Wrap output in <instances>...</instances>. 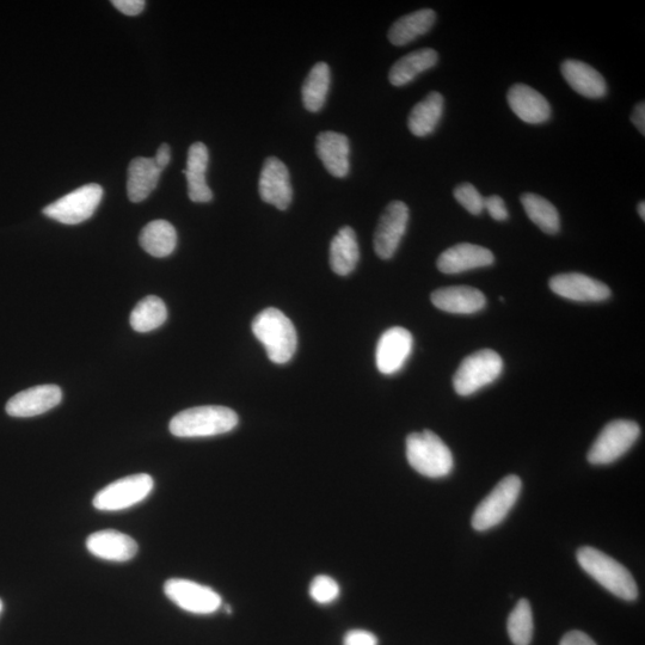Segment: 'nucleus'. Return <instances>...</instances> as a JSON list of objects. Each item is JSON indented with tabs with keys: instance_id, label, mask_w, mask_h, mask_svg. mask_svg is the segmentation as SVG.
Instances as JSON below:
<instances>
[{
	"instance_id": "10",
	"label": "nucleus",
	"mask_w": 645,
	"mask_h": 645,
	"mask_svg": "<svg viewBox=\"0 0 645 645\" xmlns=\"http://www.w3.org/2000/svg\"><path fill=\"white\" fill-rule=\"evenodd\" d=\"M164 593L183 611L194 614H212L223 604L214 589L189 580H168L164 585Z\"/></svg>"
},
{
	"instance_id": "4",
	"label": "nucleus",
	"mask_w": 645,
	"mask_h": 645,
	"mask_svg": "<svg viewBox=\"0 0 645 645\" xmlns=\"http://www.w3.org/2000/svg\"><path fill=\"white\" fill-rule=\"evenodd\" d=\"M407 459L411 468L429 478L446 477L453 470L450 448L430 430L408 436Z\"/></svg>"
},
{
	"instance_id": "5",
	"label": "nucleus",
	"mask_w": 645,
	"mask_h": 645,
	"mask_svg": "<svg viewBox=\"0 0 645 645\" xmlns=\"http://www.w3.org/2000/svg\"><path fill=\"white\" fill-rule=\"evenodd\" d=\"M503 371V360L493 349H482L465 358L453 377L459 396H471L496 382Z\"/></svg>"
},
{
	"instance_id": "17",
	"label": "nucleus",
	"mask_w": 645,
	"mask_h": 645,
	"mask_svg": "<svg viewBox=\"0 0 645 645\" xmlns=\"http://www.w3.org/2000/svg\"><path fill=\"white\" fill-rule=\"evenodd\" d=\"M507 101L513 113L526 124L542 125L551 118L549 101L526 84L513 85L508 91Z\"/></svg>"
},
{
	"instance_id": "35",
	"label": "nucleus",
	"mask_w": 645,
	"mask_h": 645,
	"mask_svg": "<svg viewBox=\"0 0 645 645\" xmlns=\"http://www.w3.org/2000/svg\"><path fill=\"white\" fill-rule=\"evenodd\" d=\"M484 210H487L490 217L497 221H505L509 218L505 201L499 195H491L484 199Z\"/></svg>"
},
{
	"instance_id": "7",
	"label": "nucleus",
	"mask_w": 645,
	"mask_h": 645,
	"mask_svg": "<svg viewBox=\"0 0 645 645\" xmlns=\"http://www.w3.org/2000/svg\"><path fill=\"white\" fill-rule=\"evenodd\" d=\"M521 487V479L518 476L511 475L503 478L479 503L472 516V527L476 531L483 532L500 525L518 501Z\"/></svg>"
},
{
	"instance_id": "9",
	"label": "nucleus",
	"mask_w": 645,
	"mask_h": 645,
	"mask_svg": "<svg viewBox=\"0 0 645 645\" xmlns=\"http://www.w3.org/2000/svg\"><path fill=\"white\" fill-rule=\"evenodd\" d=\"M103 189L98 184H86L48 205L43 214L64 225H78L90 219L101 204Z\"/></svg>"
},
{
	"instance_id": "42",
	"label": "nucleus",
	"mask_w": 645,
	"mask_h": 645,
	"mask_svg": "<svg viewBox=\"0 0 645 645\" xmlns=\"http://www.w3.org/2000/svg\"><path fill=\"white\" fill-rule=\"evenodd\" d=\"M3 607H4L3 601H2V599H0V613H2Z\"/></svg>"
},
{
	"instance_id": "41",
	"label": "nucleus",
	"mask_w": 645,
	"mask_h": 645,
	"mask_svg": "<svg viewBox=\"0 0 645 645\" xmlns=\"http://www.w3.org/2000/svg\"><path fill=\"white\" fill-rule=\"evenodd\" d=\"M638 214H640V217L642 220H645V204L644 201L640 202V205L637 207Z\"/></svg>"
},
{
	"instance_id": "20",
	"label": "nucleus",
	"mask_w": 645,
	"mask_h": 645,
	"mask_svg": "<svg viewBox=\"0 0 645 645\" xmlns=\"http://www.w3.org/2000/svg\"><path fill=\"white\" fill-rule=\"evenodd\" d=\"M562 76L570 88L583 97L599 100L607 94L605 78L591 65L579 60H565L561 65Z\"/></svg>"
},
{
	"instance_id": "1",
	"label": "nucleus",
	"mask_w": 645,
	"mask_h": 645,
	"mask_svg": "<svg viewBox=\"0 0 645 645\" xmlns=\"http://www.w3.org/2000/svg\"><path fill=\"white\" fill-rule=\"evenodd\" d=\"M251 328L274 364H287L296 354L297 331L284 312L273 307L263 310L255 317Z\"/></svg>"
},
{
	"instance_id": "19",
	"label": "nucleus",
	"mask_w": 645,
	"mask_h": 645,
	"mask_svg": "<svg viewBox=\"0 0 645 645\" xmlns=\"http://www.w3.org/2000/svg\"><path fill=\"white\" fill-rule=\"evenodd\" d=\"M432 303L439 310L454 315H473L482 311L487 305V299L477 288L469 286H454L440 288L432 293Z\"/></svg>"
},
{
	"instance_id": "14",
	"label": "nucleus",
	"mask_w": 645,
	"mask_h": 645,
	"mask_svg": "<svg viewBox=\"0 0 645 645\" xmlns=\"http://www.w3.org/2000/svg\"><path fill=\"white\" fill-rule=\"evenodd\" d=\"M551 291L557 296L580 301V303H593L605 301L611 297L610 287L599 280L581 273H565L555 275L549 282Z\"/></svg>"
},
{
	"instance_id": "6",
	"label": "nucleus",
	"mask_w": 645,
	"mask_h": 645,
	"mask_svg": "<svg viewBox=\"0 0 645 645\" xmlns=\"http://www.w3.org/2000/svg\"><path fill=\"white\" fill-rule=\"evenodd\" d=\"M641 428L634 421L616 420L601 430L588 452L592 465H608L622 458L640 438Z\"/></svg>"
},
{
	"instance_id": "2",
	"label": "nucleus",
	"mask_w": 645,
	"mask_h": 645,
	"mask_svg": "<svg viewBox=\"0 0 645 645\" xmlns=\"http://www.w3.org/2000/svg\"><path fill=\"white\" fill-rule=\"evenodd\" d=\"M238 421V415L232 409L206 405L181 411L171 420L169 428L177 438H210L230 433Z\"/></svg>"
},
{
	"instance_id": "3",
	"label": "nucleus",
	"mask_w": 645,
	"mask_h": 645,
	"mask_svg": "<svg viewBox=\"0 0 645 645\" xmlns=\"http://www.w3.org/2000/svg\"><path fill=\"white\" fill-rule=\"evenodd\" d=\"M577 562L595 581L616 597L634 601L638 598V587L630 571L610 556L591 546L577 551Z\"/></svg>"
},
{
	"instance_id": "15",
	"label": "nucleus",
	"mask_w": 645,
	"mask_h": 645,
	"mask_svg": "<svg viewBox=\"0 0 645 645\" xmlns=\"http://www.w3.org/2000/svg\"><path fill=\"white\" fill-rule=\"evenodd\" d=\"M63 399V392L57 385H40L30 387L17 393L6 404V413L12 417H35L58 407Z\"/></svg>"
},
{
	"instance_id": "40",
	"label": "nucleus",
	"mask_w": 645,
	"mask_h": 645,
	"mask_svg": "<svg viewBox=\"0 0 645 645\" xmlns=\"http://www.w3.org/2000/svg\"><path fill=\"white\" fill-rule=\"evenodd\" d=\"M155 162L157 164V167L161 169L162 171L168 167L170 161H171V149L168 144H162L159 146V149L157 151V155L155 158Z\"/></svg>"
},
{
	"instance_id": "8",
	"label": "nucleus",
	"mask_w": 645,
	"mask_h": 645,
	"mask_svg": "<svg viewBox=\"0 0 645 645\" xmlns=\"http://www.w3.org/2000/svg\"><path fill=\"white\" fill-rule=\"evenodd\" d=\"M155 487V482L150 475L128 476L107 485L98 491L94 497V507L102 512L125 511L138 503L143 502Z\"/></svg>"
},
{
	"instance_id": "39",
	"label": "nucleus",
	"mask_w": 645,
	"mask_h": 645,
	"mask_svg": "<svg viewBox=\"0 0 645 645\" xmlns=\"http://www.w3.org/2000/svg\"><path fill=\"white\" fill-rule=\"evenodd\" d=\"M632 124H634L638 131L645 135V103L640 102L634 109L631 115Z\"/></svg>"
},
{
	"instance_id": "30",
	"label": "nucleus",
	"mask_w": 645,
	"mask_h": 645,
	"mask_svg": "<svg viewBox=\"0 0 645 645\" xmlns=\"http://www.w3.org/2000/svg\"><path fill=\"white\" fill-rule=\"evenodd\" d=\"M331 83L330 67L327 63H317L312 67L301 89L303 104L306 110L317 113L327 101Z\"/></svg>"
},
{
	"instance_id": "12",
	"label": "nucleus",
	"mask_w": 645,
	"mask_h": 645,
	"mask_svg": "<svg viewBox=\"0 0 645 645\" xmlns=\"http://www.w3.org/2000/svg\"><path fill=\"white\" fill-rule=\"evenodd\" d=\"M258 192L266 204L286 211L292 204L293 188L290 171L279 158L269 157L264 161L258 181Z\"/></svg>"
},
{
	"instance_id": "36",
	"label": "nucleus",
	"mask_w": 645,
	"mask_h": 645,
	"mask_svg": "<svg viewBox=\"0 0 645 645\" xmlns=\"http://www.w3.org/2000/svg\"><path fill=\"white\" fill-rule=\"evenodd\" d=\"M343 645H378V638L370 631L352 630L344 637Z\"/></svg>"
},
{
	"instance_id": "27",
	"label": "nucleus",
	"mask_w": 645,
	"mask_h": 645,
	"mask_svg": "<svg viewBox=\"0 0 645 645\" xmlns=\"http://www.w3.org/2000/svg\"><path fill=\"white\" fill-rule=\"evenodd\" d=\"M436 21V12L432 9H423L405 15L392 24L389 30V40L392 45L405 46L425 35L433 28Z\"/></svg>"
},
{
	"instance_id": "21",
	"label": "nucleus",
	"mask_w": 645,
	"mask_h": 645,
	"mask_svg": "<svg viewBox=\"0 0 645 645\" xmlns=\"http://www.w3.org/2000/svg\"><path fill=\"white\" fill-rule=\"evenodd\" d=\"M316 152L330 175L343 178L349 174L350 144L346 135L331 131L319 134Z\"/></svg>"
},
{
	"instance_id": "23",
	"label": "nucleus",
	"mask_w": 645,
	"mask_h": 645,
	"mask_svg": "<svg viewBox=\"0 0 645 645\" xmlns=\"http://www.w3.org/2000/svg\"><path fill=\"white\" fill-rule=\"evenodd\" d=\"M162 170L157 167L155 159L134 158L128 167L127 194L129 200L139 204L157 188Z\"/></svg>"
},
{
	"instance_id": "18",
	"label": "nucleus",
	"mask_w": 645,
	"mask_h": 645,
	"mask_svg": "<svg viewBox=\"0 0 645 645\" xmlns=\"http://www.w3.org/2000/svg\"><path fill=\"white\" fill-rule=\"evenodd\" d=\"M86 549L104 561L124 563L138 554L139 546L125 533L106 530L90 534L86 539Z\"/></svg>"
},
{
	"instance_id": "32",
	"label": "nucleus",
	"mask_w": 645,
	"mask_h": 645,
	"mask_svg": "<svg viewBox=\"0 0 645 645\" xmlns=\"http://www.w3.org/2000/svg\"><path fill=\"white\" fill-rule=\"evenodd\" d=\"M508 635L514 645H530L533 638L534 624L530 602L521 599L508 618Z\"/></svg>"
},
{
	"instance_id": "25",
	"label": "nucleus",
	"mask_w": 645,
	"mask_h": 645,
	"mask_svg": "<svg viewBox=\"0 0 645 645\" xmlns=\"http://www.w3.org/2000/svg\"><path fill=\"white\" fill-rule=\"evenodd\" d=\"M360 260L358 238L352 227L344 226L330 245V267L337 275L354 272Z\"/></svg>"
},
{
	"instance_id": "11",
	"label": "nucleus",
	"mask_w": 645,
	"mask_h": 645,
	"mask_svg": "<svg viewBox=\"0 0 645 645\" xmlns=\"http://www.w3.org/2000/svg\"><path fill=\"white\" fill-rule=\"evenodd\" d=\"M409 218V208L402 201H393L385 208L374 233V250L382 260L395 256L407 231Z\"/></svg>"
},
{
	"instance_id": "24",
	"label": "nucleus",
	"mask_w": 645,
	"mask_h": 645,
	"mask_svg": "<svg viewBox=\"0 0 645 645\" xmlns=\"http://www.w3.org/2000/svg\"><path fill=\"white\" fill-rule=\"evenodd\" d=\"M445 98L438 91L429 92L423 100L411 110L408 127L417 138L428 137L440 124L444 114Z\"/></svg>"
},
{
	"instance_id": "28",
	"label": "nucleus",
	"mask_w": 645,
	"mask_h": 645,
	"mask_svg": "<svg viewBox=\"0 0 645 645\" xmlns=\"http://www.w3.org/2000/svg\"><path fill=\"white\" fill-rule=\"evenodd\" d=\"M139 242L147 254L158 258L168 257L176 249L177 232L167 220L151 221L141 231Z\"/></svg>"
},
{
	"instance_id": "31",
	"label": "nucleus",
	"mask_w": 645,
	"mask_h": 645,
	"mask_svg": "<svg viewBox=\"0 0 645 645\" xmlns=\"http://www.w3.org/2000/svg\"><path fill=\"white\" fill-rule=\"evenodd\" d=\"M168 309L164 301L156 296H149L139 301L132 311V328L138 333H150L167 321Z\"/></svg>"
},
{
	"instance_id": "34",
	"label": "nucleus",
	"mask_w": 645,
	"mask_h": 645,
	"mask_svg": "<svg viewBox=\"0 0 645 645\" xmlns=\"http://www.w3.org/2000/svg\"><path fill=\"white\" fill-rule=\"evenodd\" d=\"M454 198L462 205L466 211L472 215L482 214L484 211V199L471 183H462L454 189Z\"/></svg>"
},
{
	"instance_id": "38",
	"label": "nucleus",
	"mask_w": 645,
	"mask_h": 645,
	"mask_svg": "<svg viewBox=\"0 0 645 645\" xmlns=\"http://www.w3.org/2000/svg\"><path fill=\"white\" fill-rule=\"evenodd\" d=\"M559 645H597L591 637L581 631H570L562 638Z\"/></svg>"
},
{
	"instance_id": "33",
	"label": "nucleus",
	"mask_w": 645,
	"mask_h": 645,
	"mask_svg": "<svg viewBox=\"0 0 645 645\" xmlns=\"http://www.w3.org/2000/svg\"><path fill=\"white\" fill-rule=\"evenodd\" d=\"M310 595L317 604L328 605L334 602L340 595V586L333 577L319 575L312 581Z\"/></svg>"
},
{
	"instance_id": "29",
	"label": "nucleus",
	"mask_w": 645,
	"mask_h": 645,
	"mask_svg": "<svg viewBox=\"0 0 645 645\" xmlns=\"http://www.w3.org/2000/svg\"><path fill=\"white\" fill-rule=\"evenodd\" d=\"M527 217L546 235H557L561 230V218L557 208L538 194L526 193L520 198Z\"/></svg>"
},
{
	"instance_id": "26",
	"label": "nucleus",
	"mask_w": 645,
	"mask_h": 645,
	"mask_svg": "<svg viewBox=\"0 0 645 645\" xmlns=\"http://www.w3.org/2000/svg\"><path fill=\"white\" fill-rule=\"evenodd\" d=\"M439 54L432 48H423L411 52L399 59L391 67L389 81L395 86H404L414 81L421 73L426 72L438 64Z\"/></svg>"
},
{
	"instance_id": "16",
	"label": "nucleus",
	"mask_w": 645,
	"mask_h": 645,
	"mask_svg": "<svg viewBox=\"0 0 645 645\" xmlns=\"http://www.w3.org/2000/svg\"><path fill=\"white\" fill-rule=\"evenodd\" d=\"M495 256L487 248L471 243L453 245L442 253L436 266L444 274H460L469 270L489 267L494 264Z\"/></svg>"
},
{
	"instance_id": "37",
	"label": "nucleus",
	"mask_w": 645,
	"mask_h": 645,
	"mask_svg": "<svg viewBox=\"0 0 645 645\" xmlns=\"http://www.w3.org/2000/svg\"><path fill=\"white\" fill-rule=\"evenodd\" d=\"M112 4L127 16L140 15L146 5L144 0H113Z\"/></svg>"
},
{
	"instance_id": "22",
	"label": "nucleus",
	"mask_w": 645,
	"mask_h": 645,
	"mask_svg": "<svg viewBox=\"0 0 645 645\" xmlns=\"http://www.w3.org/2000/svg\"><path fill=\"white\" fill-rule=\"evenodd\" d=\"M210 162L207 146L195 143L188 151L187 169L183 174L187 177L189 199L196 204H207L213 199V193L206 181V172Z\"/></svg>"
},
{
	"instance_id": "13",
	"label": "nucleus",
	"mask_w": 645,
	"mask_h": 645,
	"mask_svg": "<svg viewBox=\"0 0 645 645\" xmlns=\"http://www.w3.org/2000/svg\"><path fill=\"white\" fill-rule=\"evenodd\" d=\"M414 339L410 331L401 327L386 330L376 350V364L380 373L391 376L402 370L413 352Z\"/></svg>"
}]
</instances>
